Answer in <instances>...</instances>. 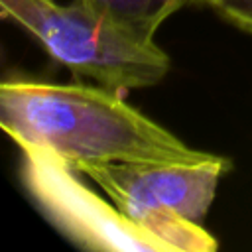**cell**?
<instances>
[{
	"instance_id": "1",
	"label": "cell",
	"mask_w": 252,
	"mask_h": 252,
	"mask_svg": "<svg viewBox=\"0 0 252 252\" xmlns=\"http://www.w3.org/2000/svg\"><path fill=\"white\" fill-rule=\"evenodd\" d=\"M0 124L20 148L49 152L69 165L203 163L215 158L189 148L130 106L124 94L98 85L6 79L0 87Z\"/></svg>"
},
{
	"instance_id": "2",
	"label": "cell",
	"mask_w": 252,
	"mask_h": 252,
	"mask_svg": "<svg viewBox=\"0 0 252 252\" xmlns=\"http://www.w3.org/2000/svg\"><path fill=\"white\" fill-rule=\"evenodd\" d=\"M98 185L134 224L171 252H213L219 242L199 222L209 213L230 161L215 156L203 163L100 161L71 165Z\"/></svg>"
},
{
	"instance_id": "3",
	"label": "cell",
	"mask_w": 252,
	"mask_h": 252,
	"mask_svg": "<svg viewBox=\"0 0 252 252\" xmlns=\"http://www.w3.org/2000/svg\"><path fill=\"white\" fill-rule=\"evenodd\" d=\"M0 14L33 35L75 77L124 96L159 83L171 67L156 41L124 33L79 0H0Z\"/></svg>"
},
{
	"instance_id": "4",
	"label": "cell",
	"mask_w": 252,
	"mask_h": 252,
	"mask_svg": "<svg viewBox=\"0 0 252 252\" xmlns=\"http://www.w3.org/2000/svg\"><path fill=\"white\" fill-rule=\"evenodd\" d=\"M22 179L41 211L77 244L94 250L171 252L161 240L134 224L118 207L81 183L67 161L37 148H22Z\"/></svg>"
},
{
	"instance_id": "5",
	"label": "cell",
	"mask_w": 252,
	"mask_h": 252,
	"mask_svg": "<svg viewBox=\"0 0 252 252\" xmlns=\"http://www.w3.org/2000/svg\"><path fill=\"white\" fill-rule=\"evenodd\" d=\"M91 12L104 22L122 30L124 33L142 39L156 41L159 26L179 12L183 6L197 0H79Z\"/></svg>"
},
{
	"instance_id": "6",
	"label": "cell",
	"mask_w": 252,
	"mask_h": 252,
	"mask_svg": "<svg viewBox=\"0 0 252 252\" xmlns=\"http://www.w3.org/2000/svg\"><path fill=\"white\" fill-rule=\"evenodd\" d=\"M234 28L252 33V0H197Z\"/></svg>"
}]
</instances>
